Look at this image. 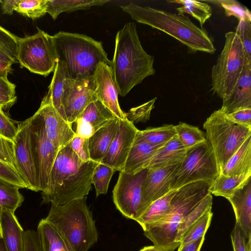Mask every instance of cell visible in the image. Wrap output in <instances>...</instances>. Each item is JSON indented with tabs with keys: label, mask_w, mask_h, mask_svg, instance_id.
Instances as JSON below:
<instances>
[{
	"label": "cell",
	"mask_w": 251,
	"mask_h": 251,
	"mask_svg": "<svg viewBox=\"0 0 251 251\" xmlns=\"http://www.w3.org/2000/svg\"><path fill=\"white\" fill-rule=\"evenodd\" d=\"M23 251H40L36 231L31 230L24 231Z\"/></svg>",
	"instance_id": "obj_51"
},
{
	"label": "cell",
	"mask_w": 251,
	"mask_h": 251,
	"mask_svg": "<svg viewBox=\"0 0 251 251\" xmlns=\"http://www.w3.org/2000/svg\"><path fill=\"white\" fill-rule=\"evenodd\" d=\"M251 64L235 31L225 34L224 48L211 69V89L222 100L232 92L245 65Z\"/></svg>",
	"instance_id": "obj_8"
},
{
	"label": "cell",
	"mask_w": 251,
	"mask_h": 251,
	"mask_svg": "<svg viewBox=\"0 0 251 251\" xmlns=\"http://www.w3.org/2000/svg\"><path fill=\"white\" fill-rule=\"evenodd\" d=\"M0 179L20 188L27 186L19 173L12 167L0 160Z\"/></svg>",
	"instance_id": "obj_46"
},
{
	"label": "cell",
	"mask_w": 251,
	"mask_h": 251,
	"mask_svg": "<svg viewBox=\"0 0 251 251\" xmlns=\"http://www.w3.org/2000/svg\"><path fill=\"white\" fill-rule=\"evenodd\" d=\"M210 184L199 181L177 189L171 201V210L163 220L146 227L144 235L155 247L164 251H174L177 230L181 222L208 194Z\"/></svg>",
	"instance_id": "obj_6"
},
{
	"label": "cell",
	"mask_w": 251,
	"mask_h": 251,
	"mask_svg": "<svg viewBox=\"0 0 251 251\" xmlns=\"http://www.w3.org/2000/svg\"><path fill=\"white\" fill-rule=\"evenodd\" d=\"M148 168L133 174L120 172L113 191L116 208L126 218L135 221L143 213L142 188Z\"/></svg>",
	"instance_id": "obj_12"
},
{
	"label": "cell",
	"mask_w": 251,
	"mask_h": 251,
	"mask_svg": "<svg viewBox=\"0 0 251 251\" xmlns=\"http://www.w3.org/2000/svg\"><path fill=\"white\" fill-rule=\"evenodd\" d=\"M116 171L115 169L109 166L98 163L92 176V183L94 185L97 197L107 193L110 181Z\"/></svg>",
	"instance_id": "obj_38"
},
{
	"label": "cell",
	"mask_w": 251,
	"mask_h": 251,
	"mask_svg": "<svg viewBox=\"0 0 251 251\" xmlns=\"http://www.w3.org/2000/svg\"><path fill=\"white\" fill-rule=\"evenodd\" d=\"M132 20L166 33L187 46L192 52L213 54L216 48L205 30L196 25L186 16L174 14L132 2L120 6Z\"/></svg>",
	"instance_id": "obj_3"
},
{
	"label": "cell",
	"mask_w": 251,
	"mask_h": 251,
	"mask_svg": "<svg viewBox=\"0 0 251 251\" xmlns=\"http://www.w3.org/2000/svg\"><path fill=\"white\" fill-rule=\"evenodd\" d=\"M36 232L40 251H68L60 235L46 219L40 221Z\"/></svg>",
	"instance_id": "obj_30"
},
{
	"label": "cell",
	"mask_w": 251,
	"mask_h": 251,
	"mask_svg": "<svg viewBox=\"0 0 251 251\" xmlns=\"http://www.w3.org/2000/svg\"><path fill=\"white\" fill-rule=\"evenodd\" d=\"M16 86L8 79L0 77V106L2 108L13 105L17 99Z\"/></svg>",
	"instance_id": "obj_43"
},
{
	"label": "cell",
	"mask_w": 251,
	"mask_h": 251,
	"mask_svg": "<svg viewBox=\"0 0 251 251\" xmlns=\"http://www.w3.org/2000/svg\"><path fill=\"white\" fill-rule=\"evenodd\" d=\"M186 151L176 135L157 151L148 167L178 164L183 160Z\"/></svg>",
	"instance_id": "obj_27"
},
{
	"label": "cell",
	"mask_w": 251,
	"mask_h": 251,
	"mask_svg": "<svg viewBox=\"0 0 251 251\" xmlns=\"http://www.w3.org/2000/svg\"><path fill=\"white\" fill-rule=\"evenodd\" d=\"M203 126L220 174L229 158L251 136V128L233 122L221 109L214 111Z\"/></svg>",
	"instance_id": "obj_7"
},
{
	"label": "cell",
	"mask_w": 251,
	"mask_h": 251,
	"mask_svg": "<svg viewBox=\"0 0 251 251\" xmlns=\"http://www.w3.org/2000/svg\"><path fill=\"white\" fill-rule=\"evenodd\" d=\"M0 160L11 166L18 172L15 158L14 141L0 134Z\"/></svg>",
	"instance_id": "obj_44"
},
{
	"label": "cell",
	"mask_w": 251,
	"mask_h": 251,
	"mask_svg": "<svg viewBox=\"0 0 251 251\" xmlns=\"http://www.w3.org/2000/svg\"><path fill=\"white\" fill-rule=\"evenodd\" d=\"M163 146H153L143 141L134 142L122 171L133 174L147 168L157 151Z\"/></svg>",
	"instance_id": "obj_24"
},
{
	"label": "cell",
	"mask_w": 251,
	"mask_h": 251,
	"mask_svg": "<svg viewBox=\"0 0 251 251\" xmlns=\"http://www.w3.org/2000/svg\"><path fill=\"white\" fill-rule=\"evenodd\" d=\"M12 63L0 60V77L8 79L9 73L11 71Z\"/></svg>",
	"instance_id": "obj_54"
},
{
	"label": "cell",
	"mask_w": 251,
	"mask_h": 251,
	"mask_svg": "<svg viewBox=\"0 0 251 251\" xmlns=\"http://www.w3.org/2000/svg\"><path fill=\"white\" fill-rule=\"evenodd\" d=\"M231 239L234 251H251V240L247 241L237 222L231 232Z\"/></svg>",
	"instance_id": "obj_48"
},
{
	"label": "cell",
	"mask_w": 251,
	"mask_h": 251,
	"mask_svg": "<svg viewBox=\"0 0 251 251\" xmlns=\"http://www.w3.org/2000/svg\"><path fill=\"white\" fill-rule=\"evenodd\" d=\"M94 76L96 86L95 95L97 100L101 102L119 119H126V113L121 109L119 103V94L111 67L105 63H99Z\"/></svg>",
	"instance_id": "obj_18"
},
{
	"label": "cell",
	"mask_w": 251,
	"mask_h": 251,
	"mask_svg": "<svg viewBox=\"0 0 251 251\" xmlns=\"http://www.w3.org/2000/svg\"><path fill=\"white\" fill-rule=\"evenodd\" d=\"M18 39L0 25V60L12 64L18 61Z\"/></svg>",
	"instance_id": "obj_37"
},
{
	"label": "cell",
	"mask_w": 251,
	"mask_h": 251,
	"mask_svg": "<svg viewBox=\"0 0 251 251\" xmlns=\"http://www.w3.org/2000/svg\"><path fill=\"white\" fill-rule=\"evenodd\" d=\"M47 0H20L15 11L33 20L40 18L47 13Z\"/></svg>",
	"instance_id": "obj_40"
},
{
	"label": "cell",
	"mask_w": 251,
	"mask_h": 251,
	"mask_svg": "<svg viewBox=\"0 0 251 251\" xmlns=\"http://www.w3.org/2000/svg\"><path fill=\"white\" fill-rule=\"evenodd\" d=\"M138 129L127 119L119 120L118 128L107 152L100 162L122 171Z\"/></svg>",
	"instance_id": "obj_15"
},
{
	"label": "cell",
	"mask_w": 251,
	"mask_h": 251,
	"mask_svg": "<svg viewBox=\"0 0 251 251\" xmlns=\"http://www.w3.org/2000/svg\"><path fill=\"white\" fill-rule=\"evenodd\" d=\"M176 190L170 191L152 202L138 218L136 222L143 229L165 219L171 210V201Z\"/></svg>",
	"instance_id": "obj_28"
},
{
	"label": "cell",
	"mask_w": 251,
	"mask_h": 251,
	"mask_svg": "<svg viewBox=\"0 0 251 251\" xmlns=\"http://www.w3.org/2000/svg\"><path fill=\"white\" fill-rule=\"evenodd\" d=\"M212 205V196L209 193L182 220L178 227L176 237V242L179 246L187 229L204 214L211 210Z\"/></svg>",
	"instance_id": "obj_34"
},
{
	"label": "cell",
	"mask_w": 251,
	"mask_h": 251,
	"mask_svg": "<svg viewBox=\"0 0 251 251\" xmlns=\"http://www.w3.org/2000/svg\"><path fill=\"white\" fill-rule=\"evenodd\" d=\"M154 60L143 48L135 23L126 24L116 34L110 67L119 95L126 96L146 77L154 75Z\"/></svg>",
	"instance_id": "obj_2"
},
{
	"label": "cell",
	"mask_w": 251,
	"mask_h": 251,
	"mask_svg": "<svg viewBox=\"0 0 251 251\" xmlns=\"http://www.w3.org/2000/svg\"><path fill=\"white\" fill-rule=\"evenodd\" d=\"M68 144L82 161L87 162L90 160L88 148V138L75 135Z\"/></svg>",
	"instance_id": "obj_47"
},
{
	"label": "cell",
	"mask_w": 251,
	"mask_h": 251,
	"mask_svg": "<svg viewBox=\"0 0 251 251\" xmlns=\"http://www.w3.org/2000/svg\"><path fill=\"white\" fill-rule=\"evenodd\" d=\"M52 37L58 61L65 64L72 79L93 76L100 63L111 67L101 42L85 34L62 31Z\"/></svg>",
	"instance_id": "obj_5"
},
{
	"label": "cell",
	"mask_w": 251,
	"mask_h": 251,
	"mask_svg": "<svg viewBox=\"0 0 251 251\" xmlns=\"http://www.w3.org/2000/svg\"></svg>",
	"instance_id": "obj_58"
},
{
	"label": "cell",
	"mask_w": 251,
	"mask_h": 251,
	"mask_svg": "<svg viewBox=\"0 0 251 251\" xmlns=\"http://www.w3.org/2000/svg\"><path fill=\"white\" fill-rule=\"evenodd\" d=\"M32 35L18 39L17 61L21 67L46 76L58 62L53 37L37 28Z\"/></svg>",
	"instance_id": "obj_10"
},
{
	"label": "cell",
	"mask_w": 251,
	"mask_h": 251,
	"mask_svg": "<svg viewBox=\"0 0 251 251\" xmlns=\"http://www.w3.org/2000/svg\"><path fill=\"white\" fill-rule=\"evenodd\" d=\"M251 177V175L226 176L219 174L210 185L209 192L216 196L228 199Z\"/></svg>",
	"instance_id": "obj_31"
},
{
	"label": "cell",
	"mask_w": 251,
	"mask_h": 251,
	"mask_svg": "<svg viewBox=\"0 0 251 251\" xmlns=\"http://www.w3.org/2000/svg\"><path fill=\"white\" fill-rule=\"evenodd\" d=\"M176 135L175 126L164 125L143 130H138L134 142L143 141L153 146H164Z\"/></svg>",
	"instance_id": "obj_32"
},
{
	"label": "cell",
	"mask_w": 251,
	"mask_h": 251,
	"mask_svg": "<svg viewBox=\"0 0 251 251\" xmlns=\"http://www.w3.org/2000/svg\"><path fill=\"white\" fill-rule=\"evenodd\" d=\"M0 226L6 251H23L24 231L14 213L0 209Z\"/></svg>",
	"instance_id": "obj_23"
},
{
	"label": "cell",
	"mask_w": 251,
	"mask_h": 251,
	"mask_svg": "<svg viewBox=\"0 0 251 251\" xmlns=\"http://www.w3.org/2000/svg\"><path fill=\"white\" fill-rule=\"evenodd\" d=\"M98 163L82 161L69 144L58 150L52 166L41 204L62 205L86 197L91 188L92 176Z\"/></svg>",
	"instance_id": "obj_1"
},
{
	"label": "cell",
	"mask_w": 251,
	"mask_h": 251,
	"mask_svg": "<svg viewBox=\"0 0 251 251\" xmlns=\"http://www.w3.org/2000/svg\"><path fill=\"white\" fill-rule=\"evenodd\" d=\"M17 132V126L2 110L0 106V134L13 140Z\"/></svg>",
	"instance_id": "obj_49"
},
{
	"label": "cell",
	"mask_w": 251,
	"mask_h": 251,
	"mask_svg": "<svg viewBox=\"0 0 251 251\" xmlns=\"http://www.w3.org/2000/svg\"><path fill=\"white\" fill-rule=\"evenodd\" d=\"M30 120L31 143L39 191L47 188L50 174L59 149L49 139L41 116L36 111Z\"/></svg>",
	"instance_id": "obj_11"
},
{
	"label": "cell",
	"mask_w": 251,
	"mask_h": 251,
	"mask_svg": "<svg viewBox=\"0 0 251 251\" xmlns=\"http://www.w3.org/2000/svg\"><path fill=\"white\" fill-rule=\"evenodd\" d=\"M119 120L118 118L111 120L88 138L90 160L100 162L115 136Z\"/></svg>",
	"instance_id": "obj_22"
},
{
	"label": "cell",
	"mask_w": 251,
	"mask_h": 251,
	"mask_svg": "<svg viewBox=\"0 0 251 251\" xmlns=\"http://www.w3.org/2000/svg\"><path fill=\"white\" fill-rule=\"evenodd\" d=\"M71 78L65 64L61 61H58L49 87V91L43 98L51 102L66 122L67 121L62 105V99L67 84Z\"/></svg>",
	"instance_id": "obj_25"
},
{
	"label": "cell",
	"mask_w": 251,
	"mask_h": 251,
	"mask_svg": "<svg viewBox=\"0 0 251 251\" xmlns=\"http://www.w3.org/2000/svg\"><path fill=\"white\" fill-rule=\"evenodd\" d=\"M220 174L226 176L251 175V136L229 158Z\"/></svg>",
	"instance_id": "obj_26"
},
{
	"label": "cell",
	"mask_w": 251,
	"mask_h": 251,
	"mask_svg": "<svg viewBox=\"0 0 251 251\" xmlns=\"http://www.w3.org/2000/svg\"><path fill=\"white\" fill-rule=\"evenodd\" d=\"M156 99L155 97L142 105L131 108L126 113V119L132 123L145 122L149 120Z\"/></svg>",
	"instance_id": "obj_42"
},
{
	"label": "cell",
	"mask_w": 251,
	"mask_h": 251,
	"mask_svg": "<svg viewBox=\"0 0 251 251\" xmlns=\"http://www.w3.org/2000/svg\"><path fill=\"white\" fill-rule=\"evenodd\" d=\"M212 215L211 210L193 224L183 235L180 245L189 244L204 236L211 223Z\"/></svg>",
	"instance_id": "obj_39"
},
{
	"label": "cell",
	"mask_w": 251,
	"mask_h": 251,
	"mask_svg": "<svg viewBox=\"0 0 251 251\" xmlns=\"http://www.w3.org/2000/svg\"><path fill=\"white\" fill-rule=\"evenodd\" d=\"M19 1L20 0H4L0 1L2 13L9 15H12Z\"/></svg>",
	"instance_id": "obj_53"
},
{
	"label": "cell",
	"mask_w": 251,
	"mask_h": 251,
	"mask_svg": "<svg viewBox=\"0 0 251 251\" xmlns=\"http://www.w3.org/2000/svg\"><path fill=\"white\" fill-rule=\"evenodd\" d=\"M107 0H47L46 12L53 20L62 13L89 9L92 6H101Z\"/></svg>",
	"instance_id": "obj_29"
},
{
	"label": "cell",
	"mask_w": 251,
	"mask_h": 251,
	"mask_svg": "<svg viewBox=\"0 0 251 251\" xmlns=\"http://www.w3.org/2000/svg\"><path fill=\"white\" fill-rule=\"evenodd\" d=\"M219 175L213 152L206 140L187 150L183 160L177 165L172 174L170 191L199 181L210 185Z\"/></svg>",
	"instance_id": "obj_9"
},
{
	"label": "cell",
	"mask_w": 251,
	"mask_h": 251,
	"mask_svg": "<svg viewBox=\"0 0 251 251\" xmlns=\"http://www.w3.org/2000/svg\"><path fill=\"white\" fill-rule=\"evenodd\" d=\"M209 1L215 2L221 6L224 9L226 16H234L238 20V21L240 20L251 21V14L250 10L236 0H220Z\"/></svg>",
	"instance_id": "obj_41"
},
{
	"label": "cell",
	"mask_w": 251,
	"mask_h": 251,
	"mask_svg": "<svg viewBox=\"0 0 251 251\" xmlns=\"http://www.w3.org/2000/svg\"><path fill=\"white\" fill-rule=\"evenodd\" d=\"M175 128L176 136L187 150L206 141L205 134L198 127L180 122Z\"/></svg>",
	"instance_id": "obj_36"
},
{
	"label": "cell",
	"mask_w": 251,
	"mask_h": 251,
	"mask_svg": "<svg viewBox=\"0 0 251 251\" xmlns=\"http://www.w3.org/2000/svg\"><path fill=\"white\" fill-rule=\"evenodd\" d=\"M1 239V229H0V239Z\"/></svg>",
	"instance_id": "obj_57"
},
{
	"label": "cell",
	"mask_w": 251,
	"mask_h": 251,
	"mask_svg": "<svg viewBox=\"0 0 251 251\" xmlns=\"http://www.w3.org/2000/svg\"><path fill=\"white\" fill-rule=\"evenodd\" d=\"M168 2L181 4V6L176 8L178 14L187 13L191 15L198 21L201 28L212 14L211 7L207 3L194 0H175Z\"/></svg>",
	"instance_id": "obj_33"
},
{
	"label": "cell",
	"mask_w": 251,
	"mask_h": 251,
	"mask_svg": "<svg viewBox=\"0 0 251 251\" xmlns=\"http://www.w3.org/2000/svg\"><path fill=\"white\" fill-rule=\"evenodd\" d=\"M118 118L99 100L91 102L75 121L77 136L89 138L111 120Z\"/></svg>",
	"instance_id": "obj_19"
},
{
	"label": "cell",
	"mask_w": 251,
	"mask_h": 251,
	"mask_svg": "<svg viewBox=\"0 0 251 251\" xmlns=\"http://www.w3.org/2000/svg\"><path fill=\"white\" fill-rule=\"evenodd\" d=\"M235 32L242 44L248 59L251 61V21H239Z\"/></svg>",
	"instance_id": "obj_45"
},
{
	"label": "cell",
	"mask_w": 251,
	"mask_h": 251,
	"mask_svg": "<svg viewBox=\"0 0 251 251\" xmlns=\"http://www.w3.org/2000/svg\"><path fill=\"white\" fill-rule=\"evenodd\" d=\"M140 251H164L154 246H150L144 247L140 250Z\"/></svg>",
	"instance_id": "obj_55"
},
{
	"label": "cell",
	"mask_w": 251,
	"mask_h": 251,
	"mask_svg": "<svg viewBox=\"0 0 251 251\" xmlns=\"http://www.w3.org/2000/svg\"><path fill=\"white\" fill-rule=\"evenodd\" d=\"M94 75L68 81L62 99V105L68 123L75 122L86 107L97 100Z\"/></svg>",
	"instance_id": "obj_14"
},
{
	"label": "cell",
	"mask_w": 251,
	"mask_h": 251,
	"mask_svg": "<svg viewBox=\"0 0 251 251\" xmlns=\"http://www.w3.org/2000/svg\"><path fill=\"white\" fill-rule=\"evenodd\" d=\"M37 111L43 119L48 137L59 149L76 135L72 125L60 116L50 101L43 99Z\"/></svg>",
	"instance_id": "obj_17"
},
{
	"label": "cell",
	"mask_w": 251,
	"mask_h": 251,
	"mask_svg": "<svg viewBox=\"0 0 251 251\" xmlns=\"http://www.w3.org/2000/svg\"><path fill=\"white\" fill-rule=\"evenodd\" d=\"M226 116L233 122L251 128V108L240 109L227 114Z\"/></svg>",
	"instance_id": "obj_50"
},
{
	"label": "cell",
	"mask_w": 251,
	"mask_h": 251,
	"mask_svg": "<svg viewBox=\"0 0 251 251\" xmlns=\"http://www.w3.org/2000/svg\"><path fill=\"white\" fill-rule=\"evenodd\" d=\"M251 108V64H246L232 92L223 100L221 109L226 114Z\"/></svg>",
	"instance_id": "obj_20"
},
{
	"label": "cell",
	"mask_w": 251,
	"mask_h": 251,
	"mask_svg": "<svg viewBox=\"0 0 251 251\" xmlns=\"http://www.w3.org/2000/svg\"><path fill=\"white\" fill-rule=\"evenodd\" d=\"M204 236L189 244L179 246L177 251H200L204 240Z\"/></svg>",
	"instance_id": "obj_52"
},
{
	"label": "cell",
	"mask_w": 251,
	"mask_h": 251,
	"mask_svg": "<svg viewBox=\"0 0 251 251\" xmlns=\"http://www.w3.org/2000/svg\"><path fill=\"white\" fill-rule=\"evenodd\" d=\"M13 141L19 174L27 185V189L39 191L31 143L29 118L18 124L17 132Z\"/></svg>",
	"instance_id": "obj_13"
},
{
	"label": "cell",
	"mask_w": 251,
	"mask_h": 251,
	"mask_svg": "<svg viewBox=\"0 0 251 251\" xmlns=\"http://www.w3.org/2000/svg\"><path fill=\"white\" fill-rule=\"evenodd\" d=\"M0 251H6L2 239H0Z\"/></svg>",
	"instance_id": "obj_56"
},
{
	"label": "cell",
	"mask_w": 251,
	"mask_h": 251,
	"mask_svg": "<svg viewBox=\"0 0 251 251\" xmlns=\"http://www.w3.org/2000/svg\"><path fill=\"white\" fill-rule=\"evenodd\" d=\"M45 219L60 235L68 251H88L98 241L95 221L86 197L62 205L51 204Z\"/></svg>",
	"instance_id": "obj_4"
},
{
	"label": "cell",
	"mask_w": 251,
	"mask_h": 251,
	"mask_svg": "<svg viewBox=\"0 0 251 251\" xmlns=\"http://www.w3.org/2000/svg\"><path fill=\"white\" fill-rule=\"evenodd\" d=\"M19 188L0 179V209L15 212L24 201Z\"/></svg>",
	"instance_id": "obj_35"
},
{
	"label": "cell",
	"mask_w": 251,
	"mask_h": 251,
	"mask_svg": "<svg viewBox=\"0 0 251 251\" xmlns=\"http://www.w3.org/2000/svg\"><path fill=\"white\" fill-rule=\"evenodd\" d=\"M178 164L147 168L142 188L143 212L152 202L170 191L172 174Z\"/></svg>",
	"instance_id": "obj_16"
},
{
	"label": "cell",
	"mask_w": 251,
	"mask_h": 251,
	"mask_svg": "<svg viewBox=\"0 0 251 251\" xmlns=\"http://www.w3.org/2000/svg\"><path fill=\"white\" fill-rule=\"evenodd\" d=\"M235 214L236 222L247 241L251 240V177L228 199Z\"/></svg>",
	"instance_id": "obj_21"
}]
</instances>
